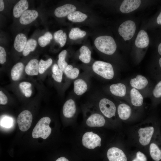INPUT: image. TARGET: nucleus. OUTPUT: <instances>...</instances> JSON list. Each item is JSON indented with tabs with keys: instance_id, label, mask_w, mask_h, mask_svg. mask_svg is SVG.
Instances as JSON below:
<instances>
[{
	"instance_id": "obj_36",
	"label": "nucleus",
	"mask_w": 161,
	"mask_h": 161,
	"mask_svg": "<svg viewBox=\"0 0 161 161\" xmlns=\"http://www.w3.org/2000/svg\"><path fill=\"white\" fill-rule=\"evenodd\" d=\"M31 86L30 83L27 82H21L19 84V88L23 93L25 91L30 88Z\"/></svg>"
},
{
	"instance_id": "obj_14",
	"label": "nucleus",
	"mask_w": 161,
	"mask_h": 161,
	"mask_svg": "<svg viewBox=\"0 0 161 161\" xmlns=\"http://www.w3.org/2000/svg\"><path fill=\"white\" fill-rule=\"evenodd\" d=\"M38 13L35 10H27L21 15L19 19L20 23L24 25L29 24L38 17Z\"/></svg>"
},
{
	"instance_id": "obj_15",
	"label": "nucleus",
	"mask_w": 161,
	"mask_h": 161,
	"mask_svg": "<svg viewBox=\"0 0 161 161\" xmlns=\"http://www.w3.org/2000/svg\"><path fill=\"white\" fill-rule=\"evenodd\" d=\"M148 83L147 79L141 75H137L135 78L131 79L130 81L131 86L137 90L144 89L147 86Z\"/></svg>"
},
{
	"instance_id": "obj_23",
	"label": "nucleus",
	"mask_w": 161,
	"mask_h": 161,
	"mask_svg": "<svg viewBox=\"0 0 161 161\" xmlns=\"http://www.w3.org/2000/svg\"><path fill=\"white\" fill-rule=\"evenodd\" d=\"M27 42V37L24 34H18L15 37L14 43L15 49L19 52L23 51Z\"/></svg>"
},
{
	"instance_id": "obj_45",
	"label": "nucleus",
	"mask_w": 161,
	"mask_h": 161,
	"mask_svg": "<svg viewBox=\"0 0 161 161\" xmlns=\"http://www.w3.org/2000/svg\"><path fill=\"white\" fill-rule=\"evenodd\" d=\"M158 51L160 55H161V43L158 46Z\"/></svg>"
},
{
	"instance_id": "obj_40",
	"label": "nucleus",
	"mask_w": 161,
	"mask_h": 161,
	"mask_svg": "<svg viewBox=\"0 0 161 161\" xmlns=\"http://www.w3.org/2000/svg\"><path fill=\"white\" fill-rule=\"evenodd\" d=\"M136 158L138 161H147L146 156L140 151H138L137 153Z\"/></svg>"
},
{
	"instance_id": "obj_4",
	"label": "nucleus",
	"mask_w": 161,
	"mask_h": 161,
	"mask_svg": "<svg viewBox=\"0 0 161 161\" xmlns=\"http://www.w3.org/2000/svg\"><path fill=\"white\" fill-rule=\"evenodd\" d=\"M101 139L97 134L92 131H88L83 135L82 139V144L86 148L94 149L97 147L101 146Z\"/></svg>"
},
{
	"instance_id": "obj_31",
	"label": "nucleus",
	"mask_w": 161,
	"mask_h": 161,
	"mask_svg": "<svg viewBox=\"0 0 161 161\" xmlns=\"http://www.w3.org/2000/svg\"><path fill=\"white\" fill-rule=\"evenodd\" d=\"M86 34L85 31L81 30L78 27L74 28L70 31L69 37L70 39L75 40L83 37Z\"/></svg>"
},
{
	"instance_id": "obj_29",
	"label": "nucleus",
	"mask_w": 161,
	"mask_h": 161,
	"mask_svg": "<svg viewBox=\"0 0 161 161\" xmlns=\"http://www.w3.org/2000/svg\"><path fill=\"white\" fill-rule=\"evenodd\" d=\"M37 41L34 39H30L28 40L22 51L23 55L26 56L30 52L34 51L37 46Z\"/></svg>"
},
{
	"instance_id": "obj_37",
	"label": "nucleus",
	"mask_w": 161,
	"mask_h": 161,
	"mask_svg": "<svg viewBox=\"0 0 161 161\" xmlns=\"http://www.w3.org/2000/svg\"><path fill=\"white\" fill-rule=\"evenodd\" d=\"M6 53L3 47H0V63L3 64L6 61Z\"/></svg>"
},
{
	"instance_id": "obj_19",
	"label": "nucleus",
	"mask_w": 161,
	"mask_h": 161,
	"mask_svg": "<svg viewBox=\"0 0 161 161\" xmlns=\"http://www.w3.org/2000/svg\"><path fill=\"white\" fill-rule=\"evenodd\" d=\"M130 96L131 103L133 105L139 107L143 105V97L138 90L132 88L130 91Z\"/></svg>"
},
{
	"instance_id": "obj_10",
	"label": "nucleus",
	"mask_w": 161,
	"mask_h": 161,
	"mask_svg": "<svg viewBox=\"0 0 161 161\" xmlns=\"http://www.w3.org/2000/svg\"><path fill=\"white\" fill-rule=\"evenodd\" d=\"M106 120L103 115L95 113L91 114L87 119V125L90 127H101L103 126Z\"/></svg>"
},
{
	"instance_id": "obj_32",
	"label": "nucleus",
	"mask_w": 161,
	"mask_h": 161,
	"mask_svg": "<svg viewBox=\"0 0 161 161\" xmlns=\"http://www.w3.org/2000/svg\"><path fill=\"white\" fill-rule=\"evenodd\" d=\"M67 53L66 50H64L61 51L58 55V65L59 68L63 72L68 65L65 60Z\"/></svg>"
},
{
	"instance_id": "obj_43",
	"label": "nucleus",
	"mask_w": 161,
	"mask_h": 161,
	"mask_svg": "<svg viewBox=\"0 0 161 161\" xmlns=\"http://www.w3.org/2000/svg\"><path fill=\"white\" fill-rule=\"evenodd\" d=\"M157 22L158 24L161 25V12L157 17Z\"/></svg>"
},
{
	"instance_id": "obj_7",
	"label": "nucleus",
	"mask_w": 161,
	"mask_h": 161,
	"mask_svg": "<svg viewBox=\"0 0 161 161\" xmlns=\"http://www.w3.org/2000/svg\"><path fill=\"white\" fill-rule=\"evenodd\" d=\"M154 132V128L152 126H147L140 128L138 131L140 143L143 146L149 145Z\"/></svg>"
},
{
	"instance_id": "obj_35",
	"label": "nucleus",
	"mask_w": 161,
	"mask_h": 161,
	"mask_svg": "<svg viewBox=\"0 0 161 161\" xmlns=\"http://www.w3.org/2000/svg\"><path fill=\"white\" fill-rule=\"evenodd\" d=\"M153 94L155 98H159L161 97V80L155 86L153 91Z\"/></svg>"
},
{
	"instance_id": "obj_16",
	"label": "nucleus",
	"mask_w": 161,
	"mask_h": 161,
	"mask_svg": "<svg viewBox=\"0 0 161 161\" xmlns=\"http://www.w3.org/2000/svg\"><path fill=\"white\" fill-rule=\"evenodd\" d=\"M136 46L139 48L146 47L149 43V39L147 33L144 30H140L135 41Z\"/></svg>"
},
{
	"instance_id": "obj_2",
	"label": "nucleus",
	"mask_w": 161,
	"mask_h": 161,
	"mask_svg": "<svg viewBox=\"0 0 161 161\" xmlns=\"http://www.w3.org/2000/svg\"><path fill=\"white\" fill-rule=\"evenodd\" d=\"M51 119L47 117L41 118L33 129L32 137L34 138L41 137L44 139H47L50 135L52 129L49 125Z\"/></svg>"
},
{
	"instance_id": "obj_22",
	"label": "nucleus",
	"mask_w": 161,
	"mask_h": 161,
	"mask_svg": "<svg viewBox=\"0 0 161 161\" xmlns=\"http://www.w3.org/2000/svg\"><path fill=\"white\" fill-rule=\"evenodd\" d=\"M38 61L36 59L30 60L25 67L26 74L29 75H37L39 73L38 69Z\"/></svg>"
},
{
	"instance_id": "obj_17",
	"label": "nucleus",
	"mask_w": 161,
	"mask_h": 161,
	"mask_svg": "<svg viewBox=\"0 0 161 161\" xmlns=\"http://www.w3.org/2000/svg\"><path fill=\"white\" fill-rule=\"evenodd\" d=\"M117 112L119 118L123 120H126L130 117L131 109L130 106L125 103H121L117 108Z\"/></svg>"
},
{
	"instance_id": "obj_30",
	"label": "nucleus",
	"mask_w": 161,
	"mask_h": 161,
	"mask_svg": "<svg viewBox=\"0 0 161 161\" xmlns=\"http://www.w3.org/2000/svg\"><path fill=\"white\" fill-rule=\"evenodd\" d=\"M54 38L55 41L60 44L61 47L64 46L66 43L67 36L65 32L62 30L55 32L54 34Z\"/></svg>"
},
{
	"instance_id": "obj_26",
	"label": "nucleus",
	"mask_w": 161,
	"mask_h": 161,
	"mask_svg": "<svg viewBox=\"0 0 161 161\" xmlns=\"http://www.w3.org/2000/svg\"><path fill=\"white\" fill-rule=\"evenodd\" d=\"M80 55L79 59L85 64L89 63L91 59V52L89 49L85 46H83L80 49Z\"/></svg>"
},
{
	"instance_id": "obj_11",
	"label": "nucleus",
	"mask_w": 161,
	"mask_h": 161,
	"mask_svg": "<svg viewBox=\"0 0 161 161\" xmlns=\"http://www.w3.org/2000/svg\"><path fill=\"white\" fill-rule=\"evenodd\" d=\"M141 4L139 0H125L122 2L120 10L123 13H128L138 8Z\"/></svg>"
},
{
	"instance_id": "obj_6",
	"label": "nucleus",
	"mask_w": 161,
	"mask_h": 161,
	"mask_svg": "<svg viewBox=\"0 0 161 161\" xmlns=\"http://www.w3.org/2000/svg\"><path fill=\"white\" fill-rule=\"evenodd\" d=\"M135 23L131 20L125 21L120 26L118 32L125 41L130 39L134 35L136 30Z\"/></svg>"
},
{
	"instance_id": "obj_1",
	"label": "nucleus",
	"mask_w": 161,
	"mask_h": 161,
	"mask_svg": "<svg viewBox=\"0 0 161 161\" xmlns=\"http://www.w3.org/2000/svg\"><path fill=\"white\" fill-rule=\"evenodd\" d=\"M96 48L101 52L108 55L113 54L117 49L115 42L111 36L104 35L97 38L94 41Z\"/></svg>"
},
{
	"instance_id": "obj_8",
	"label": "nucleus",
	"mask_w": 161,
	"mask_h": 161,
	"mask_svg": "<svg viewBox=\"0 0 161 161\" xmlns=\"http://www.w3.org/2000/svg\"><path fill=\"white\" fill-rule=\"evenodd\" d=\"M32 120L31 112L27 110L22 112L18 116L17 122L20 130L22 131L27 130L30 127Z\"/></svg>"
},
{
	"instance_id": "obj_27",
	"label": "nucleus",
	"mask_w": 161,
	"mask_h": 161,
	"mask_svg": "<svg viewBox=\"0 0 161 161\" xmlns=\"http://www.w3.org/2000/svg\"><path fill=\"white\" fill-rule=\"evenodd\" d=\"M87 16L79 11H75L67 16L68 19L73 22H81L86 20Z\"/></svg>"
},
{
	"instance_id": "obj_20",
	"label": "nucleus",
	"mask_w": 161,
	"mask_h": 161,
	"mask_svg": "<svg viewBox=\"0 0 161 161\" xmlns=\"http://www.w3.org/2000/svg\"><path fill=\"white\" fill-rule=\"evenodd\" d=\"M88 85L86 82L82 78H78L74 82V92L76 95L80 96L87 91Z\"/></svg>"
},
{
	"instance_id": "obj_25",
	"label": "nucleus",
	"mask_w": 161,
	"mask_h": 161,
	"mask_svg": "<svg viewBox=\"0 0 161 161\" xmlns=\"http://www.w3.org/2000/svg\"><path fill=\"white\" fill-rule=\"evenodd\" d=\"M150 155L155 161H160L161 160V149L158 145L154 143H151L149 148Z\"/></svg>"
},
{
	"instance_id": "obj_9",
	"label": "nucleus",
	"mask_w": 161,
	"mask_h": 161,
	"mask_svg": "<svg viewBox=\"0 0 161 161\" xmlns=\"http://www.w3.org/2000/svg\"><path fill=\"white\" fill-rule=\"evenodd\" d=\"M107 156L109 161H127V157L124 152L116 147L110 148L107 153Z\"/></svg>"
},
{
	"instance_id": "obj_3",
	"label": "nucleus",
	"mask_w": 161,
	"mask_h": 161,
	"mask_svg": "<svg viewBox=\"0 0 161 161\" xmlns=\"http://www.w3.org/2000/svg\"><path fill=\"white\" fill-rule=\"evenodd\" d=\"M93 71L101 77L106 79H112L114 76V71L112 65L109 63L97 61L92 66Z\"/></svg>"
},
{
	"instance_id": "obj_44",
	"label": "nucleus",
	"mask_w": 161,
	"mask_h": 161,
	"mask_svg": "<svg viewBox=\"0 0 161 161\" xmlns=\"http://www.w3.org/2000/svg\"><path fill=\"white\" fill-rule=\"evenodd\" d=\"M55 161H69V160L64 157H61L58 158Z\"/></svg>"
},
{
	"instance_id": "obj_39",
	"label": "nucleus",
	"mask_w": 161,
	"mask_h": 161,
	"mask_svg": "<svg viewBox=\"0 0 161 161\" xmlns=\"http://www.w3.org/2000/svg\"><path fill=\"white\" fill-rule=\"evenodd\" d=\"M8 101V99L2 91H0V104L1 105L6 104Z\"/></svg>"
},
{
	"instance_id": "obj_38",
	"label": "nucleus",
	"mask_w": 161,
	"mask_h": 161,
	"mask_svg": "<svg viewBox=\"0 0 161 161\" xmlns=\"http://www.w3.org/2000/svg\"><path fill=\"white\" fill-rule=\"evenodd\" d=\"M63 72L60 70L59 72L56 74L54 75L52 74V77L53 79L57 82L60 83L61 82L63 75Z\"/></svg>"
},
{
	"instance_id": "obj_41",
	"label": "nucleus",
	"mask_w": 161,
	"mask_h": 161,
	"mask_svg": "<svg viewBox=\"0 0 161 161\" xmlns=\"http://www.w3.org/2000/svg\"><path fill=\"white\" fill-rule=\"evenodd\" d=\"M11 121H10V119H5L3 121V126L7 127H10L11 126Z\"/></svg>"
},
{
	"instance_id": "obj_5",
	"label": "nucleus",
	"mask_w": 161,
	"mask_h": 161,
	"mask_svg": "<svg viewBox=\"0 0 161 161\" xmlns=\"http://www.w3.org/2000/svg\"><path fill=\"white\" fill-rule=\"evenodd\" d=\"M98 106L100 111L105 117L110 118L115 116L116 106L110 99L106 98H101L99 101Z\"/></svg>"
},
{
	"instance_id": "obj_21",
	"label": "nucleus",
	"mask_w": 161,
	"mask_h": 161,
	"mask_svg": "<svg viewBox=\"0 0 161 161\" xmlns=\"http://www.w3.org/2000/svg\"><path fill=\"white\" fill-rule=\"evenodd\" d=\"M28 7V3L27 0L19 1L14 7L13 10L14 16L16 18L21 16Z\"/></svg>"
},
{
	"instance_id": "obj_12",
	"label": "nucleus",
	"mask_w": 161,
	"mask_h": 161,
	"mask_svg": "<svg viewBox=\"0 0 161 161\" xmlns=\"http://www.w3.org/2000/svg\"><path fill=\"white\" fill-rule=\"evenodd\" d=\"M76 111V106L75 101L72 99L67 100L64 105L63 113L66 117H72L75 114Z\"/></svg>"
},
{
	"instance_id": "obj_13",
	"label": "nucleus",
	"mask_w": 161,
	"mask_h": 161,
	"mask_svg": "<svg viewBox=\"0 0 161 161\" xmlns=\"http://www.w3.org/2000/svg\"><path fill=\"white\" fill-rule=\"evenodd\" d=\"M76 10L75 6L71 4H66L57 8L55 10L54 14L57 17H63L68 16Z\"/></svg>"
},
{
	"instance_id": "obj_33",
	"label": "nucleus",
	"mask_w": 161,
	"mask_h": 161,
	"mask_svg": "<svg viewBox=\"0 0 161 161\" xmlns=\"http://www.w3.org/2000/svg\"><path fill=\"white\" fill-rule=\"evenodd\" d=\"M52 62V60L51 58H49L46 61H44L42 59H41L38 65L39 73L40 74H43L50 66Z\"/></svg>"
},
{
	"instance_id": "obj_28",
	"label": "nucleus",
	"mask_w": 161,
	"mask_h": 161,
	"mask_svg": "<svg viewBox=\"0 0 161 161\" xmlns=\"http://www.w3.org/2000/svg\"><path fill=\"white\" fill-rule=\"evenodd\" d=\"M64 72L69 78L75 79L78 77L80 71L78 68L73 67L72 65L69 64L66 68Z\"/></svg>"
},
{
	"instance_id": "obj_47",
	"label": "nucleus",
	"mask_w": 161,
	"mask_h": 161,
	"mask_svg": "<svg viewBox=\"0 0 161 161\" xmlns=\"http://www.w3.org/2000/svg\"><path fill=\"white\" fill-rule=\"evenodd\" d=\"M132 161H138L136 159H134Z\"/></svg>"
},
{
	"instance_id": "obj_24",
	"label": "nucleus",
	"mask_w": 161,
	"mask_h": 161,
	"mask_svg": "<svg viewBox=\"0 0 161 161\" xmlns=\"http://www.w3.org/2000/svg\"><path fill=\"white\" fill-rule=\"evenodd\" d=\"M24 67V65L21 62L18 63L13 66L11 71V78L13 80L17 81L19 79Z\"/></svg>"
},
{
	"instance_id": "obj_42",
	"label": "nucleus",
	"mask_w": 161,
	"mask_h": 161,
	"mask_svg": "<svg viewBox=\"0 0 161 161\" xmlns=\"http://www.w3.org/2000/svg\"><path fill=\"white\" fill-rule=\"evenodd\" d=\"M4 8V4L3 1L2 0H0V11H3Z\"/></svg>"
},
{
	"instance_id": "obj_46",
	"label": "nucleus",
	"mask_w": 161,
	"mask_h": 161,
	"mask_svg": "<svg viewBox=\"0 0 161 161\" xmlns=\"http://www.w3.org/2000/svg\"><path fill=\"white\" fill-rule=\"evenodd\" d=\"M159 62V65L161 68V58H160Z\"/></svg>"
},
{
	"instance_id": "obj_34",
	"label": "nucleus",
	"mask_w": 161,
	"mask_h": 161,
	"mask_svg": "<svg viewBox=\"0 0 161 161\" xmlns=\"http://www.w3.org/2000/svg\"><path fill=\"white\" fill-rule=\"evenodd\" d=\"M52 38V36L51 33L46 32L44 35L38 38V44L41 47H44L49 43Z\"/></svg>"
},
{
	"instance_id": "obj_18",
	"label": "nucleus",
	"mask_w": 161,
	"mask_h": 161,
	"mask_svg": "<svg viewBox=\"0 0 161 161\" xmlns=\"http://www.w3.org/2000/svg\"><path fill=\"white\" fill-rule=\"evenodd\" d=\"M109 89L111 93L116 96L123 97L126 94V87L122 83L112 84L110 86Z\"/></svg>"
}]
</instances>
